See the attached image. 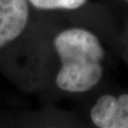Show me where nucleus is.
<instances>
[{"instance_id": "obj_1", "label": "nucleus", "mask_w": 128, "mask_h": 128, "mask_svg": "<svg viewBox=\"0 0 128 128\" xmlns=\"http://www.w3.org/2000/svg\"><path fill=\"white\" fill-rule=\"evenodd\" d=\"M54 47L62 63L58 88L80 93L97 84L102 76L104 49L95 34L81 28L67 29L56 36Z\"/></svg>"}, {"instance_id": "obj_2", "label": "nucleus", "mask_w": 128, "mask_h": 128, "mask_svg": "<svg viewBox=\"0 0 128 128\" xmlns=\"http://www.w3.org/2000/svg\"><path fill=\"white\" fill-rule=\"evenodd\" d=\"M91 118L99 128H128V94L102 96L92 108Z\"/></svg>"}, {"instance_id": "obj_3", "label": "nucleus", "mask_w": 128, "mask_h": 128, "mask_svg": "<svg viewBox=\"0 0 128 128\" xmlns=\"http://www.w3.org/2000/svg\"><path fill=\"white\" fill-rule=\"evenodd\" d=\"M28 17V0H0V47L20 35Z\"/></svg>"}, {"instance_id": "obj_4", "label": "nucleus", "mask_w": 128, "mask_h": 128, "mask_svg": "<svg viewBox=\"0 0 128 128\" xmlns=\"http://www.w3.org/2000/svg\"><path fill=\"white\" fill-rule=\"evenodd\" d=\"M40 10H75L83 6L86 0H28Z\"/></svg>"}, {"instance_id": "obj_5", "label": "nucleus", "mask_w": 128, "mask_h": 128, "mask_svg": "<svg viewBox=\"0 0 128 128\" xmlns=\"http://www.w3.org/2000/svg\"><path fill=\"white\" fill-rule=\"evenodd\" d=\"M125 1H128V0H125Z\"/></svg>"}]
</instances>
